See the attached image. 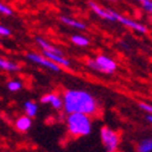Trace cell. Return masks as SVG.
<instances>
[{"label":"cell","instance_id":"ffe728a7","mask_svg":"<svg viewBox=\"0 0 152 152\" xmlns=\"http://www.w3.org/2000/svg\"><path fill=\"white\" fill-rule=\"evenodd\" d=\"M11 35V31L7 27L0 25V36H10Z\"/></svg>","mask_w":152,"mask_h":152},{"label":"cell","instance_id":"7c38bea8","mask_svg":"<svg viewBox=\"0 0 152 152\" xmlns=\"http://www.w3.org/2000/svg\"><path fill=\"white\" fill-rule=\"evenodd\" d=\"M24 110H25V115H27L28 118H35L37 115V111H39V106L37 104L32 100H27L24 104Z\"/></svg>","mask_w":152,"mask_h":152},{"label":"cell","instance_id":"3957f363","mask_svg":"<svg viewBox=\"0 0 152 152\" xmlns=\"http://www.w3.org/2000/svg\"><path fill=\"white\" fill-rule=\"evenodd\" d=\"M100 140L108 152H118L120 146V135L115 130L109 126H103L100 129Z\"/></svg>","mask_w":152,"mask_h":152},{"label":"cell","instance_id":"2e32d148","mask_svg":"<svg viewBox=\"0 0 152 152\" xmlns=\"http://www.w3.org/2000/svg\"><path fill=\"white\" fill-rule=\"evenodd\" d=\"M6 88L10 92H19V90L22 89V83L20 80H10V82H7Z\"/></svg>","mask_w":152,"mask_h":152},{"label":"cell","instance_id":"5b68a950","mask_svg":"<svg viewBox=\"0 0 152 152\" xmlns=\"http://www.w3.org/2000/svg\"><path fill=\"white\" fill-rule=\"evenodd\" d=\"M109 14H110L111 21H118V22H120V24H123L127 27H131L132 30H135V31L147 32V27L143 26L142 24H140V22H137V21L130 20V19H127V18H125V16H123V15H120V14L113 11V10H109Z\"/></svg>","mask_w":152,"mask_h":152},{"label":"cell","instance_id":"8992f818","mask_svg":"<svg viewBox=\"0 0 152 152\" xmlns=\"http://www.w3.org/2000/svg\"><path fill=\"white\" fill-rule=\"evenodd\" d=\"M26 58H27L28 61H31V62L41 66V67L47 68V69H50V71H53V72H59V71H61V67H59L58 64L53 63L52 61H50L48 58H46L45 56L39 55V53L30 52V53H27V55H26Z\"/></svg>","mask_w":152,"mask_h":152},{"label":"cell","instance_id":"ba28073f","mask_svg":"<svg viewBox=\"0 0 152 152\" xmlns=\"http://www.w3.org/2000/svg\"><path fill=\"white\" fill-rule=\"evenodd\" d=\"M32 126V119L27 115H22L15 120V129L20 132H27Z\"/></svg>","mask_w":152,"mask_h":152},{"label":"cell","instance_id":"7402d4cb","mask_svg":"<svg viewBox=\"0 0 152 152\" xmlns=\"http://www.w3.org/2000/svg\"><path fill=\"white\" fill-rule=\"evenodd\" d=\"M137 1H141V3H142V1H143V0H137Z\"/></svg>","mask_w":152,"mask_h":152},{"label":"cell","instance_id":"9a60e30c","mask_svg":"<svg viewBox=\"0 0 152 152\" xmlns=\"http://www.w3.org/2000/svg\"><path fill=\"white\" fill-rule=\"evenodd\" d=\"M71 41L74 45L79 46V47H87L88 45H89V40L87 39L86 36H82V35H74V36H72Z\"/></svg>","mask_w":152,"mask_h":152},{"label":"cell","instance_id":"6da1fadb","mask_svg":"<svg viewBox=\"0 0 152 152\" xmlns=\"http://www.w3.org/2000/svg\"><path fill=\"white\" fill-rule=\"evenodd\" d=\"M63 109L67 114L80 113L92 116L98 111V103L95 98L86 92L79 89H68L64 92L63 98Z\"/></svg>","mask_w":152,"mask_h":152},{"label":"cell","instance_id":"d6986e66","mask_svg":"<svg viewBox=\"0 0 152 152\" xmlns=\"http://www.w3.org/2000/svg\"><path fill=\"white\" fill-rule=\"evenodd\" d=\"M142 6H143V9H145V10H147L148 12L152 14V1H151V0H143Z\"/></svg>","mask_w":152,"mask_h":152},{"label":"cell","instance_id":"5bb4252c","mask_svg":"<svg viewBox=\"0 0 152 152\" xmlns=\"http://www.w3.org/2000/svg\"><path fill=\"white\" fill-rule=\"evenodd\" d=\"M137 152H152V139H143L137 143Z\"/></svg>","mask_w":152,"mask_h":152},{"label":"cell","instance_id":"8fae6325","mask_svg":"<svg viewBox=\"0 0 152 152\" xmlns=\"http://www.w3.org/2000/svg\"><path fill=\"white\" fill-rule=\"evenodd\" d=\"M0 69L7 71V72H18L20 69V66L18 63L12 62V61L0 57Z\"/></svg>","mask_w":152,"mask_h":152},{"label":"cell","instance_id":"ac0fdd59","mask_svg":"<svg viewBox=\"0 0 152 152\" xmlns=\"http://www.w3.org/2000/svg\"><path fill=\"white\" fill-rule=\"evenodd\" d=\"M140 109H142L143 111L148 113L150 115H152V104H147V103H139Z\"/></svg>","mask_w":152,"mask_h":152},{"label":"cell","instance_id":"e0dca14e","mask_svg":"<svg viewBox=\"0 0 152 152\" xmlns=\"http://www.w3.org/2000/svg\"><path fill=\"white\" fill-rule=\"evenodd\" d=\"M0 14L6 15V16H10V15H12V10L7 5H5V4H3L1 1H0Z\"/></svg>","mask_w":152,"mask_h":152},{"label":"cell","instance_id":"9c48e42d","mask_svg":"<svg viewBox=\"0 0 152 152\" xmlns=\"http://www.w3.org/2000/svg\"><path fill=\"white\" fill-rule=\"evenodd\" d=\"M42 53H43L42 56H45L50 61H52L53 63L58 64L59 67L61 66H63V67H69L71 66L69 59H67L63 55H56V53H51V52H46V51H42Z\"/></svg>","mask_w":152,"mask_h":152},{"label":"cell","instance_id":"30bf717a","mask_svg":"<svg viewBox=\"0 0 152 152\" xmlns=\"http://www.w3.org/2000/svg\"><path fill=\"white\" fill-rule=\"evenodd\" d=\"M36 42L37 45L41 47L42 51H46V52H51V53H56V55H63L62 51H61L59 48L52 46V45L50 42H47L46 40H43L42 37H36Z\"/></svg>","mask_w":152,"mask_h":152},{"label":"cell","instance_id":"277c9868","mask_svg":"<svg viewBox=\"0 0 152 152\" xmlns=\"http://www.w3.org/2000/svg\"><path fill=\"white\" fill-rule=\"evenodd\" d=\"M88 66H89V68H92L94 71H99V72L108 73V74L114 73L116 71V67H118L115 61L111 59L108 56H104V55L98 56L95 59H89Z\"/></svg>","mask_w":152,"mask_h":152},{"label":"cell","instance_id":"52a82bcc","mask_svg":"<svg viewBox=\"0 0 152 152\" xmlns=\"http://www.w3.org/2000/svg\"><path fill=\"white\" fill-rule=\"evenodd\" d=\"M41 103L42 104H50L53 109L56 110H61L63 108V102H62V98H61L58 94L56 93H48V94H45L41 98Z\"/></svg>","mask_w":152,"mask_h":152},{"label":"cell","instance_id":"7a4b0ae2","mask_svg":"<svg viewBox=\"0 0 152 152\" xmlns=\"http://www.w3.org/2000/svg\"><path fill=\"white\" fill-rule=\"evenodd\" d=\"M66 124L68 132L73 137H83V136H88L92 132V119L86 114H68Z\"/></svg>","mask_w":152,"mask_h":152},{"label":"cell","instance_id":"4fadbf2b","mask_svg":"<svg viewBox=\"0 0 152 152\" xmlns=\"http://www.w3.org/2000/svg\"><path fill=\"white\" fill-rule=\"evenodd\" d=\"M59 20L63 22V24L68 25V26H71V27H74V28H78V30H84L87 26L86 24H83V22L80 21H77V20H74L72 18H67V16H61Z\"/></svg>","mask_w":152,"mask_h":152},{"label":"cell","instance_id":"44dd1931","mask_svg":"<svg viewBox=\"0 0 152 152\" xmlns=\"http://www.w3.org/2000/svg\"><path fill=\"white\" fill-rule=\"evenodd\" d=\"M146 119H147V121H148L150 124H152V115H150V114H148V115H147V118H146Z\"/></svg>","mask_w":152,"mask_h":152}]
</instances>
